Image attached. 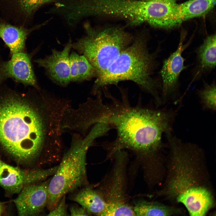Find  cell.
Instances as JSON below:
<instances>
[{
	"label": "cell",
	"instance_id": "cell-1",
	"mask_svg": "<svg viewBox=\"0 0 216 216\" xmlns=\"http://www.w3.org/2000/svg\"><path fill=\"white\" fill-rule=\"evenodd\" d=\"M0 88V146L21 164L35 161L61 143L62 114L56 100Z\"/></svg>",
	"mask_w": 216,
	"mask_h": 216
},
{
	"label": "cell",
	"instance_id": "cell-2",
	"mask_svg": "<svg viewBox=\"0 0 216 216\" xmlns=\"http://www.w3.org/2000/svg\"><path fill=\"white\" fill-rule=\"evenodd\" d=\"M177 112L172 108L132 106L127 101L102 103L97 122L115 127L112 151L128 148L145 154L156 153L164 146V133L172 131Z\"/></svg>",
	"mask_w": 216,
	"mask_h": 216
},
{
	"label": "cell",
	"instance_id": "cell-3",
	"mask_svg": "<svg viewBox=\"0 0 216 216\" xmlns=\"http://www.w3.org/2000/svg\"><path fill=\"white\" fill-rule=\"evenodd\" d=\"M156 52L150 53L145 41L138 38L126 47L109 66L97 76L94 87L116 84L122 81L134 82L154 97L156 106L162 105L161 82L152 76L156 67Z\"/></svg>",
	"mask_w": 216,
	"mask_h": 216
},
{
	"label": "cell",
	"instance_id": "cell-4",
	"mask_svg": "<svg viewBox=\"0 0 216 216\" xmlns=\"http://www.w3.org/2000/svg\"><path fill=\"white\" fill-rule=\"evenodd\" d=\"M168 142L173 161L168 194L183 204L190 215H205L214 201L210 191L199 182L195 170L188 161L195 144L184 142L177 137L170 138Z\"/></svg>",
	"mask_w": 216,
	"mask_h": 216
},
{
	"label": "cell",
	"instance_id": "cell-5",
	"mask_svg": "<svg viewBox=\"0 0 216 216\" xmlns=\"http://www.w3.org/2000/svg\"><path fill=\"white\" fill-rule=\"evenodd\" d=\"M92 145L79 136L73 137L71 146L48 182L46 207L53 209L64 196L88 184L86 158Z\"/></svg>",
	"mask_w": 216,
	"mask_h": 216
},
{
	"label": "cell",
	"instance_id": "cell-6",
	"mask_svg": "<svg viewBox=\"0 0 216 216\" xmlns=\"http://www.w3.org/2000/svg\"><path fill=\"white\" fill-rule=\"evenodd\" d=\"M86 34L72 47L85 56L95 68L97 76L105 71L128 45V34L119 28H94L84 25Z\"/></svg>",
	"mask_w": 216,
	"mask_h": 216
},
{
	"label": "cell",
	"instance_id": "cell-7",
	"mask_svg": "<svg viewBox=\"0 0 216 216\" xmlns=\"http://www.w3.org/2000/svg\"><path fill=\"white\" fill-rule=\"evenodd\" d=\"M189 43L184 44L181 39L176 50L163 61L159 72L162 88L160 97L162 105L176 98L179 87V78L181 73L188 67L185 65L182 54Z\"/></svg>",
	"mask_w": 216,
	"mask_h": 216
},
{
	"label": "cell",
	"instance_id": "cell-8",
	"mask_svg": "<svg viewBox=\"0 0 216 216\" xmlns=\"http://www.w3.org/2000/svg\"><path fill=\"white\" fill-rule=\"evenodd\" d=\"M57 168L25 170L4 163L0 168V186L10 193L19 194L26 186L52 176Z\"/></svg>",
	"mask_w": 216,
	"mask_h": 216
},
{
	"label": "cell",
	"instance_id": "cell-9",
	"mask_svg": "<svg viewBox=\"0 0 216 216\" xmlns=\"http://www.w3.org/2000/svg\"><path fill=\"white\" fill-rule=\"evenodd\" d=\"M31 56L25 52L11 55L7 61L0 60V86L8 79L25 86L39 87L31 62Z\"/></svg>",
	"mask_w": 216,
	"mask_h": 216
},
{
	"label": "cell",
	"instance_id": "cell-10",
	"mask_svg": "<svg viewBox=\"0 0 216 216\" xmlns=\"http://www.w3.org/2000/svg\"><path fill=\"white\" fill-rule=\"evenodd\" d=\"M48 182L34 183L25 187L14 200L20 216L38 215L46 206Z\"/></svg>",
	"mask_w": 216,
	"mask_h": 216
},
{
	"label": "cell",
	"instance_id": "cell-11",
	"mask_svg": "<svg viewBox=\"0 0 216 216\" xmlns=\"http://www.w3.org/2000/svg\"><path fill=\"white\" fill-rule=\"evenodd\" d=\"M54 1L0 0V11L7 20L15 25L26 27L37 10Z\"/></svg>",
	"mask_w": 216,
	"mask_h": 216
},
{
	"label": "cell",
	"instance_id": "cell-12",
	"mask_svg": "<svg viewBox=\"0 0 216 216\" xmlns=\"http://www.w3.org/2000/svg\"><path fill=\"white\" fill-rule=\"evenodd\" d=\"M72 44L70 40L62 50H53L50 55L34 61L45 69L53 81L63 86L70 81L69 53Z\"/></svg>",
	"mask_w": 216,
	"mask_h": 216
},
{
	"label": "cell",
	"instance_id": "cell-13",
	"mask_svg": "<svg viewBox=\"0 0 216 216\" xmlns=\"http://www.w3.org/2000/svg\"><path fill=\"white\" fill-rule=\"evenodd\" d=\"M46 22L28 28L5 21H0V38L9 49L11 55L25 52L26 42L28 36Z\"/></svg>",
	"mask_w": 216,
	"mask_h": 216
},
{
	"label": "cell",
	"instance_id": "cell-14",
	"mask_svg": "<svg viewBox=\"0 0 216 216\" xmlns=\"http://www.w3.org/2000/svg\"><path fill=\"white\" fill-rule=\"evenodd\" d=\"M216 0H190L176 4L173 17L176 25L193 18L204 16L215 5Z\"/></svg>",
	"mask_w": 216,
	"mask_h": 216
},
{
	"label": "cell",
	"instance_id": "cell-15",
	"mask_svg": "<svg viewBox=\"0 0 216 216\" xmlns=\"http://www.w3.org/2000/svg\"><path fill=\"white\" fill-rule=\"evenodd\" d=\"M216 36H208L196 50L197 70L195 77L211 71L216 66Z\"/></svg>",
	"mask_w": 216,
	"mask_h": 216
},
{
	"label": "cell",
	"instance_id": "cell-16",
	"mask_svg": "<svg viewBox=\"0 0 216 216\" xmlns=\"http://www.w3.org/2000/svg\"><path fill=\"white\" fill-rule=\"evenodd\" d=\"M72 200L83 207L90 214H92L98 216L104 209L106 203L97 192L89 187L80 190Z\"/></svg>",
	"mask_w": 216,
	"mask_h": 216
},
{
	"label": "cell",
	"instance_id": "cell-17",
	"mask_svg": "<svg viewBox=\"0 0 216 216\" xmlns=\"http://www.w3.org/2000/svg\"><path fill=\"white\" fill-rule=\"evenodd\" d=\"M69 63L70 81L80 82L97 76L95 68L84 55L72 52L69 56Z\"/></svg>",
	"mask_w": 216,
	"mask_h": 216
},
{
	"label": "cell",
	"instance_id": "cell-18",
	"mask_svg": "<svg viewBox=\"0 0 216 216\" xmlns=\"http://www.w3.org/2000/svg\"><path fill=\"white\" fill-rule=\"evenodd\" d=\"M133 208L136 216H170L177 213L172 208L144 200L137 202Z\"/></svg>",
	"mask_w": 216,
	"mask_h": 216
},
{
	"label": "cell",
	"instance_id": "cell-19",
	"mask_svg": "<svg viewBox=\"0 0 216 216\" xmlns=\"http://www.w3.org/2000/svg\"><path fill=\"white\" fill-rule=\"evenodd\" d=\"M216 86L213 81L210 83L204 84L203 87L198 90L197 94L204 110L215 111L216 110Z\"/></svg>",
	"mask_w": 216,
	"mask_h": 216
},
{
	"label": "cell",
	"instance_id": "cell-20",
	"mask_svg": "<svg viewBox=\"0 0 216 216\" xmlns=\"http://www.w3.org/2000/svg\"><path fill=\"white\" fill-rule=\"evenodd\" d=\"M100 216H136L133 208L122 200H110L106 202Z\"/></svg>",
	"mask_w": 216,
	"mask_h": 216
},
{
	"label": "cell",
	"instance_id": "cell-21",
	"mask_svg": "<svg viewBox=\"0 0 216 216\" xmlns=\"http://www.w3.org/2000/svg\"><path fill=\"white\" fill-rule=\"evenodd\" d=\"M65 196H63L56 207L50 211L48 216H66L68 215L65 203Z\"/></svg>",
	"mask_w": 216,
	"mask_h": 216
},
{
	"label": "cell",
	"instance_id": "cell-22",
	"mask_svg": "<svg viewBox=\"0 0 216 216\" xmlns=\"http://www.w3.org/2000/svg\"><path fill=\"white\" fill-rule=\"evenodd\" d=\"M70 215L72 216H88L91 214L82 207L72 206L70 208Z\"/></svg>",
	"mask_w": 216,
	"mask_h": 216
},
{
	"label": "cell",
	"instance_id": "cell-23",
	"mask_svg": "<svg viewBox=\"0 0 216 216\" xmlns=\"http://www.w3.org/2000/svg\"><path fill=\"white\" fill-rule=\"evenodd\" d=\"M146 1H157L168 2H175V0H141Z\"/></svg>",
	"mask_w": 216,
	"mask_h": 216
},
{
	"label": "cell",
	"instance_id": "cell-24",
	"mask_svg": "<svg viewBox=\"0 0 216 216\" xmlns=\"http://www.w3.org/2000/svg\"><path fill=\"white\" fill-rule=\"evenodd\" d=\"M4 207L3 203L0 201V215L3 212L4 210Z\"/></svg>",
	"mask_w": 216,
	"mask_h": 216
},
{
	"label": "cell",
	"instance_id": "cell-25",
	"mask_svg": "<svg viewBox=\"0 0 216 216\" xmlns=\"http://www.w3.org/2000/svg\"><path fill=\"white\" fill-rule=\"evenodd\" d=\"M4 163L0 157V168L3 165Z\"/></svg>",
	"mask_w": 216,
	"mask_h": 216
}]
</instances>
